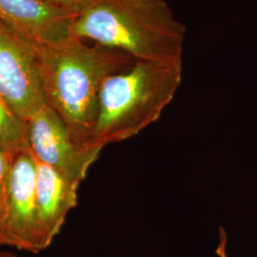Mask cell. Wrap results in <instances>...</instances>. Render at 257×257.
I'll return each instance as SVG.
<instances>
[{
  "instance_id": "5b68a950",
  "label": "cell",
  "mask_w": 257,
  "mask_h": 257,
  "mask_svg": "<svg viewBox=\"0 0 257 257\" xmlns=\"http://www.w3.org/2000/svg\"><path fill=\"white\" fill-rule=\"evenodd\" d=\"M10 155V167L2 218L0 246L37 253L36 207L37 162L30 149Z\"/></svg>"
},
{
  "instance_id": "9c48e42d",
  "label": "cell",
  "mask_w": 257,
  "mask_h": 257,
  "mask_svg": "<svg viewBox=\"0 0 257 257\" xmlns=\"http://www.w3.org/2000/svg\"><path fill=\"white\" fill-rule=\"evenodd\" d=\"M0 146L7 154L29 149L26 124L16 116L0 97Z\"/></svg>"
},
{
  "instance_id": "8992f818",
  "label": "cell",
  "mask_w": 257,
  "mask_h": 257,
  "mask_svg": "<svg viewBox=\"0 0 257 257\" xmlns=\"http://www.w3.org/2000/svg\"><path fill=\"white\" fill-rule=\"evenodd\" d=\"M28 145L35 159L53 168L66 178L81 183L101 151L74 138L64 121L48 104L30 118Z\"/></svg>"
},
{
  "instance_id": "7a4b0ae2",
  "label": "cell",
  "mask_w": 257,
  "mask_h": 257,
  "mask_svg": "<svg viewBox=\"0 0 257 257\" xmlns=\"http://www.w3.org/2000/svg\"><path fill=\"white\" fill-rule=\"evenodd\" d=\"M71 33L135 60L183 65L187 30L165 0H92Z\"/></svg>"
},
{
  "instance_id": "ba28073f",
  "label": "cell",
  "mask_w": 257,
  "mask_h": 257,
  "mask_svg": "<svg viewBox=\"0 0 257 257\" xmlns=\"http://www.w3.org/2000/svg\"><path fill=\"white\" fill-rule=\"evenodd\" d=\"M75 18L42 0H0V21L37 44L71 37Z\"/></svg>"
},
{
  "instance_id": "8fae6325",
  "label": "cell",
  "mask_w": 257,
  "mask_h": 257,
  "mask_svg": "<svg viewBox=\"0 0 257 257\" xmlns=\"http://www.w3.org/2000/svg\"><path fill=\"white\" fill-rule=\"evenodd\" d=\"M9 167L10 155L0 146V224H1V218H2L4 195H5Z\"/></svg>"
},
{
  "instance_id": "7c38bea8",
  "label": "cell",
  "mask_w": 257,
  "mask_h": 257,
  "mask_svg": "<svg viewBox=\"0 0 257 257\" xmlns=\"http://www.w3.org/2000/svg\"><path fill=\"white\" fill-rule=\"evenodd\" d=\"M227 242H228V238H227L226 231L221 228L220 233H219V243L215 250V253L217 254V256L229 257L227 253Z\"/></svg>"
},
{
  "instance_id": "4fadbf2b",
  "label": "cell",
  "mask_w": 257,
  "mask_h": 257,
  "mask_svg": "<svg viewBox=\"0 0 257 257\" xmlns=\"http://www.w3.org/2000/svg\"><path fill=\"white\" fill-rule=\"evenodd\" d=\"M0 257H19L12 252L9 251H4V250H0Z\"/></svg>"
},
{
  "instance_id": "6da1fadb",
  "label": "cell",
  "mask_w": 257,
  "mask_h": 257,
  "mask_svg": "<svg viewBox=\"0 0 257 257\" xmlns=\"http://www.w3.org/2000/svg\"><path fill=\"white\" fill-rule=\"evenodd\" d=\"M36 46L47 104L76 140L91 147L103 83L136 60L115 49L97 43L87 45L74 36Z\"/></svg>"
},
{
  "instance_id": "277c9868",
  "label": "cell",
  "mask_w": 257,
  "mask_h": 257,
  "mask_svg": "<svg viewBox=\"0 0 257 257\" xmlns=\"http://www.w3.org/2000/svg\"><path fill=\"white\" fill-rule=\"evenodd\" d=\"M0 97L25 124L47 104L36 43L1 21Z\"/></svg>"
},
{
  "instance_id": "3957f363",
  "label": "cell",
  "mask_w": 257,
  "mask_h": 257,
  "mask_svg": "<svg viewBox=\"0 0 257 257\" xmlns=\"http://www.w3.org/2000/svg\"><path fill=\"white\" fill-rule=\"evenodd\" d=\"M183 65L136 60L102 85L90 146L101 151L140 134L159 119L175 98Z\"/></svg>"
},
{
  "instance_id": "30bf717a",
  "label": "cell",
  "mask_w": 257,
  "mask_h": 257,
  "mask_svg": "<svg viewBox=\"0 0 257 257\" xmlns=\"http://www.w3.org/2000/svg\"><path fill=\"white\" fill-rule=\"evenodd\" d=\"M59 9L73 14L74 16L79 15L92 0H42Z\"/></svg>"
},
{
  "instance_id": "52a82bcc",
  "label": "cell",
  "mask_w": 257,
  "mask_h": 257,
  "mask_svg": "<svg viewBox=\"0 0 257 257\" xmlns=\"http://www.w3.org/2000/svg\"><path fill=\"white\" fill-rule=\"evenodd\" d=\"M37 162L36 207L37 238L40 251L48 248L77 205L79 183L53 168Z\"/></svg>"
}]
</instances>
